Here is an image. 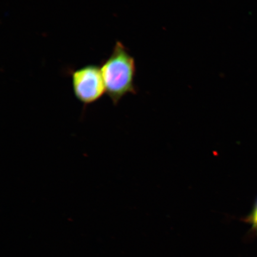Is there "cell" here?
Wrapping results in <instances>:
<instances>
[{
  "label": "cell",
  "mask_w": 257,
  "mask_h": 257,
  "mask_svg": "<svg viewBox=\"0 0 257 257\" xmlns=\"http://www.w3.org/2000/svg\"><path fill=\"white\" fill-rule=\"evenodd\" d=\"M255 229H256V230H257V227L255 228Z\"/></svg>",
  "instance_id": "obj_4"
},
{
  "label": "cell",
  "mask_w": 257,
  "mask_h": 257,
  "mask_svg": "<svg viewBox=\"0 0 257 257\" xmlns=\"http://www.w3.org/2000/svg\"><path fill=\"white\" fill-rule=\"evenodd\" d=\"M247 220L251 223L253 228L255 229L257 227V202L251 214H250L248 218H247Z\"/></svg>",
  "instance_id": "obj_3"
},
{
  "label": "cell",
  "mask_w": 257,
  "mask_h": 257,
  "mask_svg": "<svg viewBox=\"0 0 257 257\" xmlns=\"http://www.w3.org/2000/svg\"><path fill=\"white\" fill-rule=\"evenodd\" d=\"M70 73L74 95L85 107L97 102L106 93L101 66L89 64Z\"/></svg>",
  "instance_id": "obj_2"
},
{
  "label": "cell",
  "mask_w": 257,
  "mask_h": 257,
  "mask_svg": "<svg viewBox=\"0 0 257 257\" xmlns=\"http://www.w3.org/2000/svg\"><path fill=\"white\" fill-rule=\"evenodd\" d=\"M106 94L114 105L125 95L136 94V60L121 42L115 43L110 56L101 66Z\"/></svg>",
  "instance_id": "obj_1"
}]
</instances>
